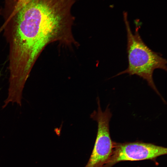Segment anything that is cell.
<instances>
[{"label":"cell","mask_w":167,"mask_h":167,"mask_svg":"<svg viewBox=\"0 0 167 167\" xmlns=\"http://www.w3.org/2000/svg\"><path fill=\"white\" fill-rule=\"evenodd\" d=\"M98 107L90 118L97 123L96 137L92 153L84 167H103L109 160L113 147L109 132V123L112 114L108 105L105 111L101 109L100 100L97 98Z\"/></svg>","instance_id":"cell-3"},{"label":"cell","mask_w":167,"mask_h":167,"mask_svg":"<svg viewBox=\"0 0 167 167\" xmlns=\"http://www.w3.org/2000/svg\"><path fill=\"white\" fill-rule=\"evenodd\" d=\"M5 0V7L0 10V14L4 18L13 15L33 0Z\"/></svg>","instance_id":"cell-5"},{"label":"cell","mask_w":167,"mask_h":167,"mask_svg":"<svg viewBox=\"0 0 167 167\" xmlns=\"http://www.w3.org/2000/svg\"><path fill=\"white\" fill-rule=\"evenodd\" d=\"M124 20L127 34V52L128 66L125 70L113 77L124 74L136 75L145 80L148 85L159 95L164 103L165 101L157 89L153 78L156 69L167 71V60L159 53L151 49L144 42L139 32L140 23L135 21V32L131 30L127 19V13L124 11Z\"/></svg>","instance_id":"cell-2"},{"label":"cell","mask_w":167,"mask_h":167,"mask_svg":"<svg viewBox=\"0 0 167 167\" xmlns=\"http://www.w3.org/2000/svg\"><path fill=\"white\" fill-rule=\"evenodd\" d=\"M4 19L0 29L9 45V81L24 85L45 47L53 41H65L66 26L59 10L45 0H33Z\"/></svg>","instance_id":"cell-1"},{"label":"cell","mask_w":167,"mask_h":167,"mask_svg":"<svg viewBox=\"0 0 167 167\" xmlns=\"http://www.w3.org/2000/svg\"><path fill=\"white\" fill-rule=\"evenodd\" d=\"M167 154V148L163 147L141 142L116 143L113 142L112 152L103 167H112L123 161L154 160Z\"/></svg>","instance_id":"cell-4"}]
</instances>
